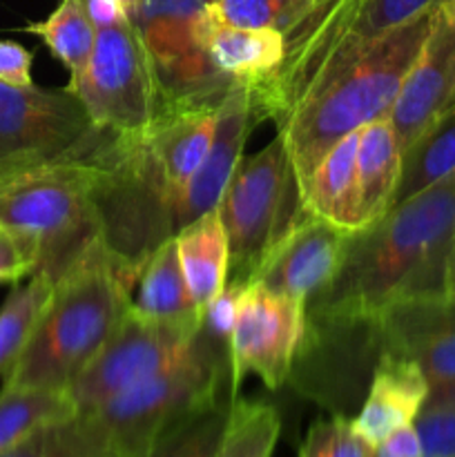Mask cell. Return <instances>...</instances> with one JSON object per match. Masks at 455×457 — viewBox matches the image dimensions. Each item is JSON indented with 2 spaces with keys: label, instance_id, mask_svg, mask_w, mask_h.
<instances>
[{
  "label": "cell",
  "instance_id": "28",
  "mask_svg": "<svg viewBox=\"0 0 455 457\" xmlns=\"http://www.w3.org/2000/svg\"><path fill=\"white\" fill-rule=\"evenodd\" d=\"M281 433L275 406L257 400H232L217 457H272Z\"/></svg>",
  "mask_w": 455,
  "mask_h": 457
},
{
  "label": "cell",
  "instance_id": "16",
  "mask_svg": "<svg viewBox=\"0 0 455 457\" xmlns=\"http://www.w3.org/2000/svg\"><path fill=\"white\" fill-rule=\"evenodd\" d=\"M254 125L257 123L250 112L248 87L235 85L219 107L217 132L203 163L192 177L178 204L174 205L170 217L172 235L210 210H217L232 174L244 159V145Z\"/></svg>",
  "mask_w": 455,
  "mask_h": 457
},
{
  "label": "cell",
  "instance_id": "5",
  "mask_svg": "<svg viewBox=\"0 0 455 457\" xmlns=\"http://www.w3.org/2000/svg\"><path fill=\"white\" fill-rule=\"evenodd\" d=\"M440 0H319L285 36V58L261 87L248 89L254 123H281L308 85L364 45L433 12Z\"/></svg>",
  "mask_w": 455,
  "mask_h": 457
},
{
  "label": "cell",
  "instance_id": "24",
  "mask_svg": "<svg viewBox=\"0 0 455 457\" xmlns=\"http://www.w3.org/2000/svg\"><path fill=\"white\" fill-rule=\"evenodd\" d=\"M455 174V105L401 152V174L393 205ZM391 205V208H393Z\"/></svg>",
  "mask_w": 455,
  "mask_h": 457
},
{
  "label": "cell",
  "instance_id": "6",
  "mask_svg": "<svg viewBox=\"0 0 455 457\" xmlns=\"http://www.w3.org/2000/svg\"><path fill=\"white\" fill-rule=\"evenodd\" d=\"M230 388V353L199 328L192 346L143 382L116 393L94 415L123 457H150L165 431L212 406Z\"/></svg>",
  "mask_w": 455,
  "mask_h": 457
},
{
  "label": "cell",
  "instance_id": "25",
  "mask_svg": "<svg viewBox=\"0 0 455 457\" xmlns=\"http://www.w3.org/2000/svg\"><path fill=\"white\" fill-rule=\"evenodd\" d=\"M54 277L36 270L29 281L16 286L0 306V379L12 373L21 355L25 353L40 315L52 297Z\"/></svg>",
  "mask_w": 455,
  "mask_h": 457
},
{
  "label": "cell",
  "instance_id": "13",
  "mask_svg": "<svg viewBox=\"0 0 455 457\" xmlns=\"http://www.w3.org/2000/svg\"><path fill=\"white\" fill-rule=\"evenodd\" d=\"M351 237L352 232L303 212L272 245L252 281L308 308L337 275Z\"/></svg>",
  "mask_w": 455,
  "mask_h": 457
},
{
  "label": "cell",
  "instance_id": "21",
  "mask_svg": "<svg viewBox=\"0 0 455 457\" xmlns=\"http://www.w3.org/2000/svg\"><path fill=\"white\" fill-rule=\"evenodd\" d=\"M183 277L192 299L203 312L205 306L226 288L230 275V248L219 210H210L174 235Z\"/></svg>",
  "mask_w": 455,
  "mask_h": 457
},
{
  "label": "cell",
  "instance_id": "39",
  "mask_svg": "<svg viewBox=\"0 0 455 457\" xmlns=\"http://www.w3.org/2000/svg\"><path fill=\"white\" fill-rule=\"evenodd\" d=\"M446 295H455V237H453V245H451L449 272H446Z\"/></svg>",
  "mask_w": 455,
  "mask_h": 457
},
{
  "label": "cell",
  "instance_id": "29",
  "mask_svg": "<svg viewBox=\"0 0 455 457\" xmlns=\"http://www.w3.org/2000/svg\"><path fill=\"white\" fill-rule=\"evenodd\" d=\"M232 400L223 397L174 424L159 437L150 457H217Z\"/></svg>",
  "mask_w": 455,
  "mask_h": 457
},
{
  "label": "cell",
  "instance_id": "10",
  "mask_svg": "<svg viewBox=\"0 0 455 457\" xmlns=\"http://www.w3.org/2000/svg\"><path fill=\"white\" fill-rule=\"evenodd\" d=\"M103 134L67 87H16L0 80V174L92 152Z\"/></svg>",
  "mask_w": 455,
  "mask_h": 457
},
{
  "label": "cell",
  "instance_id": "31",
  "mask_svg": "<svg viewBox=\"0 0 455 457\" xmlns=\"http://www.w3.org/2000/svg\"><path fill=\"white\" fill-rule=\"evenodd\" d=\"M299 457H373V446L355 431L351 418L330 415L308 428Z\"/></svg>",
  "mask_w": 455,
  "mask_h": 457
},
{
  "label": "cell",
  "instance_id": "9",
  "mask_svg": "<svg viewBox=\"0 0 455 457\" xmlns=\"http://www.w3.org/2000/svg\"><path fill=\"white\" fill-rule=\"evenodd\" d=\"M67 89L79 96L94 125L114 137H143L168 116L150 58L129 18L96 29L92 58Z\"/></svg>",
  "mask_w": 455,
  "mask_h": 457
},
{
  "label": "cell",
  "instance_id": "26",
  "mask_svg": "<svg viewBox=\"0 0 455 457\" xmlns=\"http://www.w3.org/2000/svg\"><path fill=\"white\" fill-rule=\"evenodd\" d=\"M25 31L38 36L47 45L54 58L67 67L70 80L83 74L96 43V25L89 18L83 0H61L45 21L29 22Z\"/></svg>",
  "mask_w": 455,
  "mask_h": 457
},
{
  "label": "cell",
  "instance_id": "7",
  "mask_svg": "<svg viewBox=\"0 0 455 457\" xmlns=\"http://www.w3.org/2000/svg\"><path fill=\"white\" fill-rule=\"evenodd\" d=\"M217 210L230 248L228 281L250 284L272 245L306 212L279 137L241 159Z\"/></svg>",
  "mask_w": 455,
  "mask_h": 457
},
{
  "label": "cell",
  "instance_id": "36",
  "mask_svg": "<svg viewBox=\"0 0 455 457\" xmlns=\"http://www.w3.org/2000/svg\"><path fill=\"white\" fill-rule=\"evenodd\" d=\"M373 457H422L418 431L413 424L397 428L388 437L373 446Z\"/></svg>",
  "mask_w": 455,
  "mask_h": 457
},
{
  "label": "cell",
  "instance_id": "4",
  "mask_svg": "<svg viewBox=\"0 0 455 457\" xmlns=\"http://www.w3.org/2000/svg\"><path fill=\"white\" fill-rule=\"evenodd\" d=\"M101 143L85 154L61 156L0 174V228L36 245V270L61 268L101 235L98 199L107 181Z\"/></svg>",
  "mask_w": 455,
  "mask_h": 457
},
{
  "label": "cell",
  "instance_id": "20",
  "mask_svg": "<svg viewBox=\"0 0 455 457\" xmlns=\"http://www.w3.org/2000/svg\"><path fill=\"white\" fill-rule=\"evenodd\" d=\"M132 308L138 315L159 321L201 324L203 320V312L187 290L174 237L161 241L143 259L132 295Z\"/></svg>",
  "mask_w": 455,
  "mask_h": 457
},
{
  "label": "cell",
  "instance_id": "40",
  "mask_svg": "<svg viewBox=\"0 0 455 457\" xmlns=\"http://www.w3.org/2000/svg\"><path fill=\"white\" fill-rule=\"evenodd\" d=\"M437 9H440L442 16L453 18L455 21V0H440V3H437Z\"/></svg>",
  "mask_w": 455,
  "mask_h": 457
},
{
  "label": "cell",
  "instance_id": "2",
  "mask_svg": "<svg viewBox=\"0 0 455 457\" xmlns=\"http://www.w3.org/2000/svg\"><path fill=\"white\" fill-rule=\"evenodd\" d=\"M138 268L103 235L87 241L54 277L38 326L3 384L70 391L132 308Z\"/></svg>",
  "mask_w": 455,
  "mask_h": 457
},
{
  "label": "cell",
  "instance_id": "19",
  "mask_svg": "<svg viewBox=\"0 0 455 457\" xmlns=\"http://www.w3.org/2000/svg\"><path fill=\"white\" fill-rule=\"evenodd\" d=\"M360 129L335 143L312 172L303 196V210L348 232L364 230L357 179Z\"/></svg>",
  "mask_w": 455,
  "mask_h": 457
},
{
  "label": "cell",
  "instance_id": "33",
  "mask_svg": "<svg viewBox=\"0 0 455 457\" xmlns=\"http://www.w3.org/2000/svg\"><path fill=\"white\" fill-rule=\"evenodd\" d=\"M245 284H232L228 281L226 288L205 306L203 320H201V330L221 344H230L232 328H235L236 312H239L241 295H244Z\"/></svg>",
  "mask_w": 455,
  "mask_h": 457
},
{
  "label": "cell",
  "instance_id": "41",
  "mask_svg": "<svg viewBox=\"0 0 455 457\" xmlns=\"http://www.w3.org/2000/svg\"><path fill=\"white\" fill-rule=\"evenodd\" d=\"M136 3H138V0H123V4H125V7H128V12H129V9H132Z\"/></svg>",
  "mask_w": 455,
  "mask_h": 457
},
{
  "label": "cell",
  "instance_id": "11",
  "mask_svg": "<svg viewBox=\"0 0 455 457\" xmlns=\"http://www.w3.org/2000/svg\"><path fill=\"white\" fill-rule=\"evenodd\" d=\"M199 328L201 324L150 320L129 308L67 391L74 409L79 413L98 409L116 393L154 375L192 346Z\"/></svg>",
  "mask_w": 455,
  "mask_h": 457
},
{
  "label": "cell",
  "instance_id": "34",
  "mask_svg": "<svg viewBox=\"0 0 455 457\" xmlns=\"http://www.w3.org/2000/svg\"><path fill=\"white\" fill-rule=\"evenodd\" d=\"M40 254L36 245L0 228V284H16L34 275Z\"/></svg>",
  "mask_w": 455,
  "mask_h": 457
},
{
  "label": "cell",
  "instance_id": "1",
  "mask_svg": "<svg viewBox=\"0 0 455 457\" xmlns=\"http://www.w3.org/2000/svg\"><path fill=\"white\" fill-rule=\"evenodd\" d=\"M453 237L455 174L352 232L337 275L308 303V324H368L400 302L446 295Z\"/></svg>",
  "mask_w": 455,
  "mask_h": 457
},
{
  "label": "cell",
  "instance_id": "30",
  "mask_svg": "<svg viewBox=\"0 0 455 457\" xmlns=\"http://www.w3.org/2000/svg\"><path fill=\"white\" fill-rule=\"evenodd\" d=\"M319 0H212L208 16L223 25L275 29L288 36Z\"/></svg>",
  "mask_w": 455,
  "mask_h": 457
},
{
  "label": "cell",
  "instance_id": "3",
  "mask_svg": "<svg viewBox=\"0 0 455 457\" xmlns=\"http://www.w3.org/2000/svg\"><path fill=\"white\" fill-rule=\"evenodd\" d=\"M435 13L437 7L321 71L285 119L277 123V137L288 152L302 205L326 152L366 123L388 116Z\"/></svg>",
  "mask_w": 455,
  "mask_h": 457
},
{
  "label": "cell",
  "instance_id": "15",
  "mask_svg": "<svg viewBox=\"0 0 455 457\" xmlns=\"http://www.w3.org/2000/svg\"><path fill=\"white\" fill-rule=\"evenodd\" d=\"M455 105V21L435 13L388 112L401 152Z\"/></svg>",
  "mask_w": 455,
  "mask_h": 457
},
{
  "label": "cell",
  "instance_id": "35",
  "mask_svg": "<svg viewBox=\"0 0 455 457\" xmlns=\"http://www.w3.org/2000/svg\"><path fill=\"white\" fill-rule=\"evenodd\" d=\"M31 65H34V54L29 49L13 40H0V80L3 83L16 85V87L34 85Z\"/></svg>",
  "mask_w": 455,
  "mask_h": 457
},
{
  "label": "cell",
  "instance_id": "27",
  "mask_svg": "<svg viewBox=\"0 0 455 457\" xmlns=\"http://www.w3.org/2000/svg\"><path fill=\"white\" fill-rule=\"evenodd\" d=\"M71 413H76V409L67 393L3 384L0 388V453L12 449L40 424Z\"/></svg>",
  "mask_w": 455,
  "mask_h": 457
},
{
  "label": "cell",
  "instance_id": "14",
  "mask_svg": "<svg viewBox=\"0 0 455 457\" xmlns=\"http://www.w3.org/2000/svg\"><path fill=\"white\" fill-rule=\"evenodd\" d=\"M373 326L379 355L418 364L431 386L455 379V295L400 302Z\"/></svg>",
  "mask_w": 455,
  "mask_h": 457
},
{
  "label": "cell",
  "instance_id": "17",
  "mask_svg": "<svg viewBox=\"0 0 455 457\" xmlns=\"http://www.w3.org/2000/svg\"><path fill=\"white\" fill-rule=\"evenodd\" d=\"M428 393L431 384L418 364L401 357L379 355L352 427L375 446L397 428L413 424L426 404Z\"/></svg>",
  "mask_w": 455,
  "mask_h": 457
},
{
  "label": "cell",
  "instance_id": "8",
  "mask_svg": "<svg viewBox=\"0 0 455 457\" xmlns=\"http://www.w3.org/2000/svg\"><path fill=\"white\" fill-rule=\"evenodd\" d=\"M212 0H138L129 21L141 36L170 114L219 110L235 83L214 67L203 40Z\"/></svg>",
  "mask_w": 455,
  "mask_h": 457
},
{
  "label": "cell",
  "instance_id": "23",
  "mask_svg": "<svg viewBox=\"0 0 455 457\" xmlns=\"http://www.w3.org/2000/svg\"><path fill=\"white\" fill-rule=\"evenodd\" d=\"M0 457H123L92 413H71L40 424Z\"/></svg>",
  "mask_w": 455,
  "mask_h": 457
},
{
  "label": "cell",
  "instance_id": "37",
  "mask_svg": "<svg viewBox=\"0 0 455 457\" xmlns=\"http://www.w3.org/2000/svg\"><path fill=\"white\" fill-rule=\"evenodd\" d=\"M83 3L96 29H103V27H110L114 22L129 18V12L123 4V0H83Z\"/></svg>",
  "mask_w": 455,
  "mask_h": 457
},
{
  "label": "cell",
  "instance_id": "38",
  "mask_svg": "<svg viewBox=\"0 0 455 457\" xmlns=\"http://www.w3.org/2000/svg\"><path fill=\"white\" fill-rule=\"evenodd\" d=\"M426 404H442L455 409V379L444 384H437V386H431V393H428Z\"/></svg>",
  "mask_w": 455,
  "mask_h": 457
},
{
  "label": "cell",
  "instance_id": "32",
  "mask_svg": "<svg viewBox=\"0 0 455 457\" xmlns=\"http://www.w3.org/2000/svg\"><path fill=\"white\" fill-rule=\"evenodd\" d=\"M422 457H455V409L424 404L413 422Z\"/></svg>",
  "mask_w": 455,
  "mask_h": 457
},
{
  "label": "cell",
  "instance_id": "22",
  "mask_svg": "<svg viewBox=\"0 0 455 457\" xmlns=\"http://www.w3.org/2000/svg\"><path fill=\"white\" fill-rule=\"evenodd\" d=\"M401 174V147L388 116L360 128L357 179L364 230L391 210Z\"/></svg>",
  "mask_w": 455,
  "mask_h": 457
},
{
  "label": "cell",
  "instance_id": "18",
  "mask_svg": "<svg viewBox=\"0 0 455 457\" xmlns=\"http://www.w3.org/2000/svg\"><path fill=\"white\" fill-rule=\"evenodd\" d=\"M201 40L214 67L235 85L261 87L277 74L285 58V36L275 29L235 27L212 21L205 9Z\"/></svg>",
  "mask_w": 455,
  "mask_h": 457
},
{
  "label": "cell",
  "instance_id": "12",
  "mask_svg": "<svg viewBox=\"0 0 455 457\" xmlns=\"http://www.w3.org/2000/svg\"><path fill=\"white\" fill-rule=\"evenodd\" d=\"M306 303L245 284L230 344V395L236 397L245 375H257L270 391L284 386L306 342Z\"/></svg>",
  "mask_w": 455,
  "mask_h": 457
}]
</instances>
